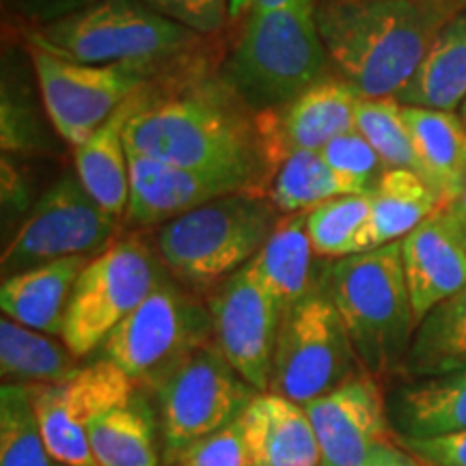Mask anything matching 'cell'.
I'll return each instance as SVG.
<instances>
[{
  "mask_svg": "<svg viewBox=\"0 0 466 466\" xmlns=\"http://www.w3.org/2000/svg\"><path fill=\"white\" fill-rule=\"evenodd\" d=\"M126 147L165 165L242 175L266 195L270 173L255 113L220 76L160 91L145 86L127 121Z\"/></svg>",
  "mask_w": 466,
  "mask_h": 466,
  "instance_id": "cell-1",
  "label": "cell"
},
{
  "mask_svg": "<svg viewBox=\"0 0 466 466\" xmlns=\"http://www.w3.org/2000/svg\"><path fill=\"white\" fill-rule=\"evenodd\" d=\"M458 11L406 0H318L316 22L330 63L360 97L398 100Z\"/></svg>",
  "mask_w": 466,
  "mask_h": 466,
  "instance_id": "cell-2",
  "label": "cell"
},
{
  "mask_svg": "<svg viewBox=\"0 0 466 466\" xmlns=\"http://www.w3.org/2000/svg\"><path fill=\"white\" fill-rule=\"evenodd\" d=\"M319 283L346 326L360 371L380 378L404 370L417 319L401 261V240L335 259Z\"/></svg>",
  "mask_w": 466,
  "mask_h": 466,
  "instance_id": "cell-3",
  "label": "cell"
},
{
  "mask_svg": "<svg viewBox=\"0 0 466 466\" xmlns=\"http://www.w3.org/2000/svg\"><path fill=\"white\" fill-rule=\"evenodd\" d=\"M238 22L218 76L255 115L288 106L333 76L316 9H250Z\"/></svg>",
  "mask_w": 466,
  "mask_h": 466,
  "instance_id": "cell-4",
  "label": "cell"
},
{
  "mask_svg": "<svg viewBox=\"0 0 466 466\" xmlns=\"http://www.w3.org/2000/svg\"><path fill=\"white\" fill-rule=\"evenodd\" d=\"M206 39L160 15L143 0H96L26 33V42L67 61L137 66L154 72L171 61H188Z\"/></svg>",
  "mask_w": 466,
  "mask_h": 466,
  "instance_id": "cell-5",
  "label": "cell"
},
{
  "mask_svg": "<svg viewBox=\"0 0 466 466\" xmlns=\"http://www.w3.org/2000/svg\"><path fill=\"white\" fill-rule=\"evenodd\" d=\"M279 212L261 192L208 201L160 225L156 244L168 272L192 288H212L242 270L264 247Z\"/></svg>",
  "mask_w": 466,
  "mask_h": 466,
  "instance_id": "cell-6",
  "label": "cell"
},
{
  "mask_svg": "<svg viewBox=\"0 0 466 466\" xmlns=\"http://www.w3.org/2000/svg\"><path fill=\"white\" fill-rule=\"evenodd\" d=\"M212 341L208 305L162 281L102 343V359L137 387L156 389L197 348Z\"/></svg>",
  "mask_w": 466,
  "mask_h": 466,
  "instance_id": "cell-7",
  "label": "cell"
},
{
  "mask_svg": "<svg viewBox=\"0 0 466 466\" xmlns=\"http://www.w3.org/2000/svg\"><path fill=\"white\" fill-rule=\"evenodd\" d=\"M154 391L167 464L236 423L259 393L227 363L214 341L190 352Z\"/></svg>",
  "mask_w": 466,
  "mask_h": 466,
  "instance_id": "cell-8",
  "label": "cell"
},
{
  "mask_svg": "<svg viewBox=\"0 0 466 466\" xmlns=\"http://www.w3.org/2000/svg\"><path fill=\"white\" fill-rule=\"evenodd\" d=\"M357 374L360 365L346 326L319 283L285 309L268 391L305 406Z\"/></svg>",
  "mask_w": 466,
  "mask_h": 466,
  "instance_id": "cell-9",
  "label": "cell"
},
{
  "mask_svg": "<svg viewBox=\"0 0 466 466\" xmlns=\"http://www.w3.org/2000/svg\"><path fill=\"white\" fill-rule=\"evenodd\" d=\"M165 281L158 259L138 240L124 238L93 255L74 285L61 341L76 359L100 348L106 337Z\"/></svg>",
  "mask_w": 466,
  "mask_h": 466,
  "instance_id": "cell-10",
  "label": "cell"
},
{
  "mask_svg": "<svg viewBox=\"0 0 466 466\" xmlns=\"http://www.w3.org/2000/svg\"><path fill=\"white\" fill-rule=\"evenodd\" d=\"M26 50L50 124L74 149L158 76L137 66L74 63L31 42Z\"/></svg>",
  "mask_w": 466,
  "mask_h": 466,
  "instance_id": "cell-11",
  "label": "cell"
},
{
  "mask_svg": "<svg viewBox=\"0 0 466 466\" xmlns=\"http://www.w3.org/2000/svg\"><path fill=\"white\" fill-rule=\"evenodd\" d=\"M116 220L66 173L39 197L3 253V275L11 277L50 261L100 253L113 244Z\"/></svg>",
  "mask_w": 466,
  "mask_h": 466,
  "instance_id": "cell-12",
  "label": "cell"
},
{
  "mask_svg": "<svg viewBox=\"0 0 466 466\" xmlns=\"http://www.w3.org/2000/svg\"><path fill=\"white\" fill-rule=\"evenodd\" d=\"M26 389L52 456L67 466H100L89 445L93 423L127 404L137 384L115 363L100 359L78 367L66 380Z\"/></svg>",
  "mask_w": 466,
  "mask_h": 466,
  "instance_id": "cell-13",
  "label": "cell"
},
{
  "mask_svg": "<svg viewBox=\"0 0 466 466\" xmlns=\"http://www.w3.org/2000/svg\"><path fill=\"white\" fill-rule=\"evenodd\" d=\"M212 341L255 391L270 387L272 359L285 309L250 277L247 266L208 299Z\"/></svg>",
  "mask_w": 466,
  "mask_h": 466,
  "instance_id": "cell-14",
  "label": "cell"
},
{
  "mask_svg": "<svg viewBox=\"0 0 466 466\" xmlns=\"http://www.w3.org/2000/svg\"><path fill=\"white\" fill-rule=\"evenodd\" d=\"M322 466H374L398 450L378 378L360 371L305 404Z\"/></svg>",
  "mask_w": 466,
  "mask_h": 466,
  "instance_id": "cell-15",
  "label": "cell"
},
{
  "mask_svg": "<svg viewBox=\"0 0 466 466\" xmlns=\"http://www.w3.org/2000/svg\"><path fill=\"white\" fill-rule=\"evenodd\" d=\"M359 100V93L341 76H330L288 106L255 115L270 177L296 151H322L333 138L357 130Z\"/></svg>",
  "mask_w": 466,
  "mask_h": 466,
  "instance_id": "cell-16",
  "label": "cell"
},
{
  "mask_svg": "<svg viewBox=\"0 0 466 466\" xmlns=\"http://www.w3.org/2000/svg\"><path fill=\"white\" fill-rule=\"evenodd\" d=\"M127 171H130V203L126 217L138 227L165 225L203 203L233 192H259L255 182L242 175L165 165L132 151H127Z\"/></svg>",
  "mask_w": 466,
  "mask_h": 466,
  "instance_id": "cell-17",
  "label": "cell"
},
{
  "mask_svg": "<svg viewBox=\"0 0 466 466\" xmlns=\"http://www.w3.org/2000/svg\"><path fill=\"white\" fill-rule=\"evenodd\" d=\"M401 261L419 326L432 309L466 288V244L456 214L441 206L408 233Z\"/></svg>",
  "mask_w": 466,
  "mask_h": 466,
  "instance_id": "cell-18",
  "label": "cell"
},
{
  "mask_svg": "<svg viewBox=\"0 0 466 466\" xmlns=\"http://www.w3.org/2000/svg\"><path fill=\"white\" fill-rule=\"evenodd\" d=\"M240 428L255 466H322L305 406L283 395H255L242 412Z\"/></svg>",
  "mask_w": 466,
  "mask_h": 466,
  "instance_id": "cell-19",
  "label": "cell"
},
{
  "mask_svg": "<svg viewBox=\"0 0 466 466\" xmlns=\"http://www.w3.org/2000/svg\"><path fill=\"white\" fill-rule=\"evenodd\" d=\"M91 258L93 255H78L56 259L5 277L0 288V307L5 318L39 333L61 335L74 285Z\"/></svg>",
  "mask_w": 466,
  "mask_h": 466,
  "instance_id": "cell-20",
  "label": "cell"
},
{
  "mask_svg": "<svg viewBox=\"0 0 466 466\" xmlns=\"http://www.w3.org/2000/svg\"><path fill=\"white\" fill-rule=\"evenodd\" d=\"M401 116L410 132L421 167V179L441 197V206L453 201L466 184V126L453 110L404 106Z\"/></svg>",
  "mask_w": 466,
  "mask_h": 466,
  "instance_id": "cell-21",
  "label": "cell"
},
{
  "mask_svg": "<svg viewBox=\"0 0 466 466\" xmlns=\"http://www.w3.org/2000/svg\"><path fill=\"white\" fill-rule=\"evenodd\" d=\"M138 93L110 115L80 147L74 149L76 175L86 192L110 217H126L130 203L126 127L137 110Z\"/></svg>",
  "mask_w": 466,
  "mask_h": 466,
  "instance_id": "cell-22",
  "label": "cell"
},
{
  "mask_svg": "<svg viewBox=\"0 0 466 466\" xmlns=\"http://www.w3.org/2000/svg\"><path fill=\"white\" fill-rule=\"evenodd\" d=\"M313 258L318 255L307 233V212L289 214L279 218L270 238L247 264V270L279 305L289 309L322 281L313 275Z\"/></svg>",
  "mask_w": 466,
  "mask_h": 466,
  "instance_id": "cell-23",
  "label": "cell"
},
{
  "mask_svg": "<svg viewBox=\"0 0 466 466\" xmlns=\"http://www.w3.org/2000/svg\"><path fill=\"white\" fill-rule=\"evenodd\" d=\"M370 218L360 231L357 253L404 240L441 208V197L415 171L389 168L370 192Z\"/></svg>",
  "mask_w": 466,
  "mask_h": 466,
  "instance_id": "cell-24",
  "label": "cell"
},
{
  "mask_svg": "<svg viewBox=\"0 0 466 466\" xmlns=\"http://www.w3.org/2000/svg\"><path fill=\"white\" fill-rule=\"evenodd\" d=\"M391 419L401 439L466 432V370L423 378L395 391Z\"/></svg>",
  "mask_w": 466,
  "mask_h": 466,
  "instance_id": "cell-25",
  "label": "cell"
},
{
  "mask_svg": "<svg viewBox=\"0 0 466 466\" xmlns=\"http://www.w3.org/2000/svg\"><path fill=\"white\" fill-rule=\"evenodd\" d=\"M466 97V7L441 28L410 85L398 96L404 106L453 110Z\"/></svg>",
  "mask_w": 466,
  "mask_h": 466,
  "instance_id": "cell-26",
  "label": "cell"
},
{
  "mask_svg": "<svg viewBox=\"0 0 466 466\" xmlns=\"http://www.w3.org/2000/svg\"><path fill=\"white\" fill-rule=\"evenodd\" d=\"M466 370V288L432 309L417 326L404 374L434 378Z\"/></svg>",
  "mask_w": 466,
  "mask_h": 466,
  "instance_id": "cell-27",
  "label": "cell"
},
{
  "mask_svg": "<svg viewBox=\"0 0 466 466\" xmlns=\"http://www.w3.org/2000/svg\"><path fill=\"white\" fill-rule=\"evenodd\" d=\"M69 348L52 335L3 318L0 322V374L5 384H55L78 365Z\"/></svg>",
  "mask_w": 466,
  "mask_h": 466,
  "instance_id": "cell-28",
  "label": "cell"
},
{
  "mask_svg": "<svg viewBox=\"0 0 466 466\" xmlns=\"http://www.w3.org/2000/svg\"><path fill=\"white\" fill-rule=\"evenodd\" d=\"M89 445L100 466H160L156 423L134 398L93 423Z\"/></svg>",
  "mask_w": 466,
  "mask_h": 466,
  "instance_id": "cell-29",
  "label": "cell"
},
{
  "mask_svg": "<svg viewBox=\"0 0 466 466\" xmlns=\"http://www.w3.org/2000/svg\"><path fill=\"white\" fill-rule=\"evenodd\" d=\"M348 195L319 151H296L281 162L266 186L279 214H305L319 203Z\"/></svg>",
  "mask_w": 466,
  "mask_h": 466,
  "instance_id": "cell-30",
  "label": "cell"
},
{
  "mask_svg": "<svg viewBox=\"0 0 466 466\" xmlns=\"http://www.w3.org/2000/svg\"><path fill=\"white\" fill-rule=\"evenodd\" d=\"M0 466H67L48 450L25 384L0 389Z\"/></svg>",
  "mask_w": 466,
  "mask_h": 466,
  "instance_id": "cell-31",
  "label": "cell"
},
{
  "mask_svg": "<svg viewBox=\"0 0 466 466\" xmlns=\"http://www.w3.org/2000/svg\"><path fill=\"white\" fill-rule=\"evenodd\" d=\"M370 218V195H343L307 212V233L318 258L357 255L360 231Z\"/></svg>",
  "mask_w": 466,
  "mask_h": 466,
  "instance_id": "cell-32",
  "label": "cell"
},
{
  "mask_svg": "<svg viewBox=\"0 0 466 466\" xmlns=\"http://www.w3.org/2000/svg\"><path fill=\"white\" fill-rule=\"evenodd\" d=\"M354 127L376 154L380 156L384 168H408L421 177L415 145L401 116V104L393 97L367 100L360 97L354 110Z\"/></svg>",
  "mask_w": 466,
  "mask_h": 466,
  "instance_id": "cell-33",
  "label": "cell"
},
{
  "mask_svg": "<svg viewBox=\"0 0 466 466\" xmlns=\"http://www.w3.org/2000/svg\"><path fill=\"white\" fill-rule=\"evenodd\" d=\"M319 154L341 179L348 195H367L387 171L376 149L357 130L333 138Z\"/></svg>",
  "mask_w": 466,
  "mask_h": 466,
  "instance_id": "cell-34",
  "label": "cell"
},
{
  "mask_svg": "<svg viewBox=\"0 0 466 466\" xmlns=\"http://www.w3.org/2000/svg\"><path fill=\"white\" fill-rule=\"evenodd\" d=\"M143 3L201 37H212L229 25L231 0H143Z\"/></svg>",
  "mask_w": 466,
  "mask_h": 466,
  "instance_id": "cell-35",
  "label": "cell"
},
{
  "mask_svg": "<svg viewBox=\"0 0 466 466\" xmlns=\"http://www.w3.org/2000/svg\"><path fill=\"white\" fill-rule=\"evenodd\" d=\"M173 466H255L244 445L240 419L192 445Z\"/></svg>",
  "mask_w": 466,
  "mask_h": 466,
  "instance_id": "cell-36",
  "label": "cell"
},
{
  "mask_svg": "<svg viewBox=\"0 0 466 466\" xmlns=\"http://www.w3.org/2000/svg\"><path fill=\"white\" fill-rule=\"evenodd\" d=\"M401 447L425 466H466V432L434 439H401Z\"/></svg>",
  "mask_w": 466,
  "mask_h": 466,
  "instance_id": "cell-37",
  "label": "cell"
},
{
  "mask_svg": "<svg viewBox=\"0 0 466 466\" xmlns=\"http://www.w3.org/2000/svg\"><path fill=\"white\" fill-rule=\"evenodd\" d=\"M3 3L5 9L22 17L31 28H37L89 7L96 0H3Z\"/></svg>",
  "mask_w": 466,
  "mask_h": 466,
  "instance_id": "cell-38",
  "label": "cell"
},
{
  "mask_svg": "<svg viewBox=\"0 0 466 466\" xmlns=\"http://www.w3.org/2000/svg\"><path fill=\"white\" fill-rule=\"evenodd\" d=\"M318 0H231L229 22H238L250 9H316Z\"/></svg>",
  "mask_w": 466,
  "mask_h": 466,
  "instance_id": "cell-39",
  "label": "cell"
},
{
  "mask_svg": "<svg viewBox=\"0 0 466 466\" xmlns=\"http://www.w3.org/2000/svg\"><path fill=\"white\" fill-rule=\"evenodd\" d=\"M374 466H425L423 462H419V460L412 456L410 451H404L401 450V445L395 450L393 453H389L387 458L380 460V462L374 464Z\"/></svg>",
  "mask_w": 466,
  "mask_h": 466,
  "instance_id": "cell-40",
  "label": "cell"
},
{
  "mask_svg": "<svg viewBox=\"0 0 466 466\" xmlns=\"http://www.w3.org/2000/svg\"><path fill=\"white\" fill-rule=\"evenodd\" d=\"M445 208H450L453 214H458V217H466V184L462 186V190L458 192L456 199L445 203Z\"/></svg>",
  "mask_w": 466,
  "mask_h": 466,
  "instance_id": "cell-41",
  "label": "cell"
},
{
  "mask_svg": "<svg viewBox=\"0 0 466 466\" xmlns=\"http://www.w3.org/2000/svg\"><path fill=\"white\" fill-rule=\"evenodd\" d=\"M406 3L436 5V7H451V9H462V7H466V0H406Z\"/></svg>",
  "mask_w": 466,
  "mask_h": 466,
  "instance_id": "cell-42",
  "label": "cell"
},
{
  "mask_svg": "<svg viewBox=\"0 0 466 466\" xmlns=\"http://www.w3.org/2000/svg\"><path fill=\"white\" fill-rule=\"evenodd\" d=\"M458 217V214H456ZM458 220H460V225H462V238H464V244H466V217H458Z\"/></svg>",
  "mask_w": 466,
  "mask_h": 466,
  "instance_id": "cell-43",
  "label": "cell"
},
{
  "mask_svg": "<svg viewBox=\"0 0 466 466\" xmlns=\"http://www.w3.org/2000/svg\"><path fill=\"white\" fill-rule=\"evenodd\" d=\"M460 116H462V121H464V126H466V97H464V102L460 104Z\"/></svg>",
  "mask_w": 466,
  "mask_h": 466,
  "instance_id": "cell-44",
  "label": "cell"
},
{
  "mask_svg": "<svg viewBox=\"0 0 466 466\" xmlns=\"http://www.w3.org/2000/svg\"><path fill=\"white\" fill-rule=\"evenodd\" d=\"M464 168H466V154H464Z\"/></svg>",
  "mask_w": 466,
  "mask_h": 466,
  "instance_id": "cell-45",
  "label": "cell"
}]
</instances>
